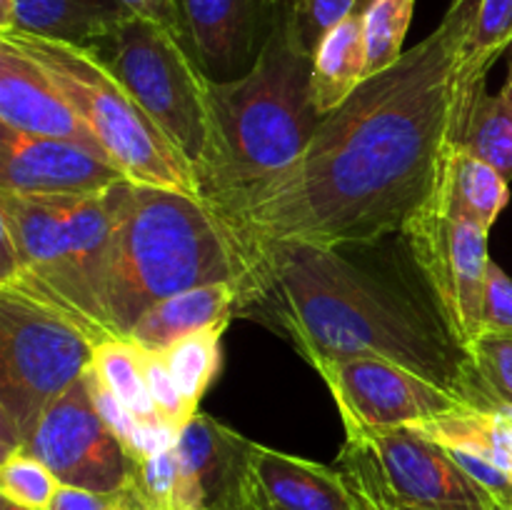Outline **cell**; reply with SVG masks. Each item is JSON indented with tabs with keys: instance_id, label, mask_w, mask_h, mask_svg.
Returning a JSON list of instances; mask_svg holds the SVG:
<instances>
[{
	"instance_id": "cell-34",
	"label": "cell",
	"mask_w": 512,
	"mask_h": 510,
	"mask_svg": "<svg viewBox=\"0 0 512 510\" xmlns=\"http://www.w3.org/2000/svg\"><path fill=\"white\" fill-rule=\"evenodd\" d=\"M128 505H138L130 493L105 495L93 490L75 488V485H58L50 505L45 510H123Z\"/></svg>"
},
{
	"instance_id": "cell-37",
	"label": "cell",
	"mask_w": 512,
	"mask_h": 510,
	"mask_svg": "<svg viewBox=\"0 0 512 510\" xmlns=\"http://www.w3.org/2000/svg\"><path fill=\"white\" fill-rule=\"evenodd\" d=\"M500 93H503L505 98H508L512 103V45L508 48V80H505V85H503V90H500Z\"/></svg>"
},
{
	"instance_id": "cell-36",
	"label": "cell",
	"mask_w": 512,
	"mask_h": 510,
	"mask_svg": "<svg viewBox=\"0 0 512 510\" xmlns=\"http://www.w3.org/2000/svg\"><path fill=\"white\" fill-rule=\"evenodd\" d=\"M220 510H275V508H273V503L268 500V495H265L263 485L258 483V478H255V473H253V483H250V488L245 490V493L240 495L235 503L225 505V508H220Z\"/></svg>"
},
{
	"instance_id": "cell-13",
	"label": "cell",
	"mask_w": 512,
	"mask_h": 510,
	"mask_svg": "<svg viewBox=\"0 0 512 510\" xmlns=\"http://www.w3.org/2000/svg\"><path fill=\"white\" fill-rule=\"evenodd\" d=\"M123 178V170L83 145L0 125V193L100 195Z\"/></svg>"
},
{
	"instance_id": "cell-35",
	"label": "cell",
	"mask_w": 512,
	"mask_h": 510,
	"mask_svg": "<svg viewBox=\"0 0 512 510\" xmlns=\"http://www.w3.org/2000/svg\"><path fill=\"white\" fill-rule=\"evenodd\" d=\"M125 8L133 15H143V18L155 20L163 28L180 38V23H178V0H120Z\"/></svg>"
},
{
	"instance_id": "cell-8",
	"label": "cell",
	"mask_w": 512,
	"mask_h": 510,
	"mask_svg": "<svg viewBox=\"0 0 512 510\" xmlns=\"http://www.w3.org/2000/svg\"><path fill=\"white\" fill-rule=\"evenodd\" d=\"M335 468L358 510H500L443 445L408 425L345 433Z\"/></svg>"
},
{
	"instance_id": "cell-41",
	"label": "cell",
	"mask_w": 512,
	"mask_h": 510,
	"mask_svg": "<svg viewBox=\"0 0 512 510\" xmlns=\"http://www.w3.org/2000/svg\"><path fill=\"white\" fill-rule=\"evenodd\" d=\"M363 3H365V0H363ZM363 3H360V5H363Z\"/></svg>"
},
{
	"instance_id": "cell-22",
	"label": "cell",
	"mask_w": 512,
	"mask_h": 510,
	"mask_svg": "<svg viewBox=\"0 0 512 510\" xmlns=\"http://www.w3.org/2000/svg\"><path fill=\"white\" fill-rule=\"evenodd\" d=\"M458 148L493 165L505 180H512V103L503 93L480 90L465 118Z\"/></svg>"
},
{
	"instance_id": "cell-16",
	"label": "cell",
	"mask_w": 512,
	"mask_h": 510,
	"mask_svg": "<svg viewBox=\"0 0 512 510\" xmlns=\"http://www.w3.org/2000/svg\"><path fill=\"white\" fill-rule=\"evenodd\" d=\"M0 125L38 138L70 140L110 160L43 65L5 35H0Z\"/></svg>"
},
{
	"instance_id": "cell-11",
	"label": "cell",
	"mask_w": 512,
	"mask_h": 510,
	"mask_svg": "<svg viewBox=\"0 0 512 510\" xmlns=\"http://www.w3.org/2000/svg\"><path fill=\"white\" fill-rule=\"evenodd\" d=\"M20 450L43 460L58 483L93 493H128L133 458L95 410L88 373L55 400Z\"/></svg>"
},
{
	"instance_id": "cell-10",
	"label": "cell",
	"mask_w": 512,
	"mask_h": 510,
	"mask_svg": "<svg viewBox=\"0 0 512 510\" xmlns=\"http://www.w3.org/2000/svg\"><path fill=\"white\" fill-rule=\"evenodd\" d=\"M488 233L468 220H455L435 200L403 230V240L423 275L445 328L468 350L483 333L488 285Z\"/></svg>"
},
{
	"instance_id": "cell-3",
	"label": "cell",
	"mask_w": 512,
	"mask_h": 510,
	"mask_svg": "<svg viewBox=\"0 0 512 510\" xmlns=\"http://www.w3.org/2000/svg\"><path fill=\"white\" fill-rule=\"evenodd\" d=\"M310 75L313 55L295 33L290 5H283L253 68L233 80H208V140L195 165L200 198L270 178L303 155L323 120Z\"/></svg>"
},
{
	"instance_id": "cell-19",
	"label": "cell",
	"mask_w": 512,
	"mask_h": 510,
	"mask_svg": "<svg viewBox=\"0 0 512 510\" xmlns=\"http://www.w3.org/2000/svg\"><path fill=\"white\" fill-rule=\"evenodd\" d=\"M130 15L120 0H15L10 30L93 50Z\"/></svg>"
},
{
	"instance_id": "cell-6",
	"label": "cell",
	"mask_w": 512,
	"mask_h": 510,
	"mask_svg": "<svg viewBox=\"0 0 512 510\" xmlns=\"http://www.w3.org/2000/svg\"><path fill=\"white\" fill-rule=\"evenodd\" d=\"M0 35L43 65L55 88L93 130L110 163L118 165L125 178L200 195L190 160L155 125L95 50L15 30Z\"/></svg>"
},
{
	"instance_id": "cell-17",
	"label": "cell",
	"mask_w": 512,
	"mask_h": 510,
	"mask_svg": "<svg viewBox=\"0 0 512 510\" xmlns=\"http://www.w3.org/2000/svg\"><path fill=\"white\" fill-rule=\"evenodd\" d=\"M250 468L278 510H358L338 468L250 443Z\"/></svg>"
},
{
	"instance_id": "cell-40",
	"label": "cell",
	"mask_w": 512,
	"mask_h": 510,
	"mask_svg": "<svg viewBox=\"0 0 512 510\" xmlns=\"http://www.w3.org/2000/svg\"><path fill=\"white\" fill-rule=\"evenodd\" d=\"M123 510H143V508H140V505H128V508H123Z\"/></svg>"
},
{
	"instance_id": "cell-25",
	"label": "cell",
	"mask_w": 512,
	"mask_h": 510,
	"mask_svg": "<svg viewBox=\"0 0 512 510\" xmlns=\"http://www.w3.org/2000/svg\"><path fill=\"white\" fill-rule=\"evenodd\" d=\"M368 78L390 68L405 53L403 43L413 23L415 0H365L363 5Z\"/></svg>"
},
{
	"instance_id": "cell-20",
	"label": "cell",
	"mask_w": 512,
	"mask_h": 510,
	"mask_svg": "<svg viewBox=\"0 0 512 510\" xmlns=\"http://www.w3.org/2000/svg\"><path fill=\"white\" fill-rule=\"evenodd\" d=\"M368 78V50H365L363 8L353 10L343 23L335 25L313 53V103L320 115H328Z\"/></svg>"
},
{
	"instance_id": "cell-9",
	"label": "cell",
	"mask_w": 512,
	"mask_h": 510,
	"mask_svg": "<svg viewBox=\"0 0 512 510\" xmlns=\"http://www.w3.org/2000/svg\"><path fill=\"white\" fill-rule=\"evenodd\" d=\"M93 50L195 170L208 140L205 88L210 78L178 35L155 20L130 15Z\"/></svg>"
},
{
	"instance_id": "cell-4",
	"label": "cell",
	"mask_w": 512,
	"mask_h": 510,
	"mask_svg": "<svg viewBox=\"0 0 512 510\" xmlns=\"http://www.w3.org/2000/svg\"><path fill=\"white\" fill-rule=\"evenodd\" d=\"M113 233L105 273V318L115 338L160 300L210 283H238V250L200 195L123 178L105 190Z\"/></svg>"
},
{
	"instance_id": "cell-38",
	"label": "cell",
	"mask_w": 512,
	"mask_h": 510,
	"mask_svg": "<svg viewBox=\"0 0 512 510\" xmlns=\"http://www.w3.org/2000/svg\"><path fill=\"white\" fill-rule=\"evenodd\" d=\"M0 510H30V508H23V505H15L10 503V500L0 498Z\"/></svg>"
},
{
	"instance_id": "cell-5",
	"label": "cell",
	"mask_w": 512,
	"mask_h": 510,
	"mask_svg": "<svg viewBox=\"0 0 512 510\" xmlns=\"http://www.w3.org/2000/svg\"><path fill=\"white\" fill-rule=\"evenodd\" d=\"M110 233L105 193H0V288L58 310L98 343L113 340L105 318Z\"/></svg>"
},
{
	"instance_id": "cell-30",
	"label": "cell",
	"mask_w": 512,
	"mask_h": 510,
	"mask_svg": "<svg viewBox=\"0 0 512 510\" xmlns=\"http://www.w3.org/2000/svg\"><path fill=\"white\" fill-rule=\"evenodd\" d=\"M360 3L363 0H290V18L303 48L313 55L320 40L358 10Z\"/></svg>"
},
{
	"instance_id": "cell-2",
	"label": "cell",
	"mask_w": 512,
	"mask_h": 510,
	"mask_svg": "<svg viewBox=\"0 0 512 510\" xmlns=\"http://www.w3.org/2000/svg\"><path fill=\"white\" fill-rule=\"evenodd\" d=\"M240 268V310L283 330L315 370L330 360L385 358L473 408H505L435 310L390 288L340 248L275 243L240 258Z\"/></svg>"
},
{
	"instance_id": "cell-12",
	"label": "cell",
	"mask_w": 512,
	"mask_h": 510,
	"mask_svg": "<svg viewBox=\"0 0 512 510\" xmlns=\"http://www.w3.org/2000/svg\"><path fill=\"white\" fill-rule=\"evenodd\" d=\"M333 393L345 433L353 430L418 428L473 408L440 385L385 358H345L320 365Z\"/></svg>"
},
{
	"instance_id": "cell-33",
	"label": "cell",
	"mask_w": 512,
	"mask_h": 510,
	"mask_svg": "<svg viewBox=\"0 0 512 510\" xmlns=\"http://www.w3.org/2000/svg\"><path fill=\"white\" fill-rule=\"evenodd\" d=\"M88 380H90V393H93L95 410H98L100 418L105 420V425H108V428L113 430L120 440H123L125 448L130 450V443H133L135 430H138L140 420L135 418V415L130 413V410L125 408V405L120 403V400L115 398V395L110 393L103 383H100L98 375H95L93 370H88Z\"/></svg>"
},
{
	"instance_id": "cell-26",
	"label": "cell",
	"mask_w": 512,
	"mask_h": 510,
	"mask_svg": "<svg viewBox=\"0 0 512 510\" xmlns=\"http://www.w3.org/2000/svg\"><path fill=\"white\" fill-rule=\"evenodd\" d=\"M58 478L48 465L30 455L28 450H15L5 455L0 465V498L30 510H45L58 490Z\"/></svg>"
},
{
	"instance_id": "cell-7",
	"label": "cell",
	"mask_w": 512,
	"mask_h": 510,
	"mask_svg": "<svg viewBox=\"0 0 512 510\" xmlns=\"http://www.w3.org/2000/svg\"><path fill=\"white\" fill-rule=\"evenodd\" d=\"M98 340L40 300L0 288V453L23 448L93 365Z\"/></svg>"
},
{
	"instance_id": "cell-29",
	"label": "cell",
	"mask_w": 512,
	"mask_h": 510,
	"mask_svg": "<svg viewBox=\"0 0 512 510\" xmlns=\"http://www.w3.org/2000/svg\"><path fill=\"white\" fill-rule=\"evenodd\" d=\"M512 45V0H480L465 50L480 60H495Z\"/></svg>"
},
{
	"instance_id": "cell-1",
	"label": "cell",
	"mask_w": 512,
	"mask_h": 510,
	"mask_svg": "<svg viewBox=\"0 0 512 510\" xmlns=\"http://www.w3.org/2000/svg\"><path fill=\"white\" fill-rule=\"evenodd\" d=\"M478 3L453 0L428 38L323 115L293 165L205 200L238 258L275 243H378L438 200L465 118L495 65L465 50Z\"/></svg>"
},
{
	"instance_id": "cell-18",
	"label": "cell",
	"mask_w": 512,
	"mask_h": 510,
	"mask_svg": "<svg viewBox=\"0 0 512 510\" xmlns=\"http://www.w3.org/2000/svg\"><path fill=\"white\" fill-rule=\"evenodd\" d=\"M240 308L238 283H210L175 293L155 303L130 330L128 340L150 353H163L170 345L198 330L223 323Z\"/></svg>"
},
{
	"instance_id": "cell-23",
	"label": "cell",
	"mask_w": 512,
	"mask_h": 510,
	"mask_svg": "<svg viewBox=\"0 0 512 510\" xmlns=\"http://www.w3.org/2000/svg\"><path fill=\"white\" fill-rule=\"evenodd\" d=\"M100 383L130 410L138 420L160 418L150 398L148 380L143 368V350L130 340H103L95 345L93 365H90Z\"/></svg>"
},
{
	"instance_id": "cell-42",
	"label": "cell",
	"mask_w": 512,
	"mask_h": 510,
	"mask_svg": "<svg viewBox=\"0 0 512 510\" xmlns=\"http://www.w3.org/2000/svg\"><path fill=\"white\" fill-rule=\"evenodd\" d=\"M275 510H278V508H275Z\"/></svg>"
},
{
	"instance_id": "cell-21",
	"label": "cell",
	"mask_w": 512,
	"mask_h": 510,
	"mask_svg": "<svg viewBox=\"0 0 512 510\" xmlns=\"http://www.w3.org/2000/svg\"><path fill=\"white\" fill-rule=\"evenodd\" d=\"M510 180L493 165L455 148L440 185L438 203L450 218L468 220L490 230L510 200Z\"/></svg>"
},
{
	"instance_id": "cell-31",
	"label": "cell",
	"mask_w": 512,
	"mask_h": 510,
	"mask_svg": "<svg viewBox=\"0 0 512 510\" xmlns=\"http://www.w3.org/2000/svg\"><path fill=\"white\" fill-rule=\"evenodd\" d=\"M143 368H145V380H148L150 398H153L155 410H158L160 418L168 420V423L175 425V428H183L190 418H195V415L200 413V410L195 413V410L185 403L183 393H180L178 383H175V378L170 375L163 355L143 350Z\"/></svg>"
},
{
	"instance_id": "cell-24",
	"label": "cell",
	"mask_w": 512,
	"mask_h": 510,
	"mask_svg": "<svg viewBox=\"0 0 512 510\" xmlns=\"http://www.w3.org/2000/svg\"><path fill=\"white\" fill-rule=\"evenodd\" d=\"M230 320L215 323L210 328L198 330L193 335H185L183 340L163 350V360L168 365L170 375L178 383L185 403L198 413L200 400L208 393L210 385L215 383L223 365V353H220V340H223L225 328Z\"/></svg>"
},
{
	"instance_id": "cell-27",
	"label": "cell",
	"mask_w": 512,
	"mask_h": 510,
	"mask_svg": "<svg viewBox=\"0 0 512 510\" xmlns=\"http://www.w3.org/2000/svg\"><path fill=\"white\" fill-rule=\"evenodd\" d=\"M128 493L143 510H178L180 460L175 445L135 460Z\"/></svg>"
},
{
	"instance_id": "cell-28",
	"label": "cell",
	"mask_w": 512,
	"mask_h": 510,
	"mask_svg": "<svg viewBox=\"0 0 512 510\" xmlns=\"http://www.w3.org/2000/svg\"><path fill=\"white\" fill-rule=\"evenodd\" d=\"M468 355L473 358L485 390L500 405L512 408V335L480 333L468 345Z\"/></svg>"
},
{
	"instance_id": "cell-39",
	"label": "cell",
	"mask_w": 512,
	"mask_h": 510,
	"mask_svg": "<svg viewBox=\"0 0 512 510\" xmlns=\"http://www.w3.org/2000/svg\"><path fill=\"white\" fill-rule=\"evenodd\" d=\"M268 5L270 8L278 10V8H283V5H290V0H268Z\"/></svg>"
},
{
	"instance_id": "cell-15",
	"label": "cell",
	"mask_w": 512,
	"mask_h": 510,
	"mask_svg": "<svg viewBox=\"0 0 512 510\" xmlns=\"http://www.w3.org/2000/svg\"><path fill=\"white\" fill-rule=\"evenodd\" d=\"M250 443L210 415L198 413L180 428L178 510H220L235 503L253 483Z\"/></svg>"
},
{
	"instance_id": "cell-14",
	"label": "cell",
	"mask_w": 512,
	"mask_h": 510,
	"mask_svg": "<svg viewBox=\"0 0 512 510\" xmlns=\"http://www.w3.org/2000/svg\"><path fill=\"white\" fill-rule=\"evenodd\" d=\"M278 10L268 0H178L180 43L210 80L240 78L253 68Z\"/></svg>"
},
{
	"instance_id": "cell-32",
	"label": "cell",
	"mask_w": 512,
	"mask_h": 510,
	"mask_svg": "<svg viewBox=\"0 0 512 510\" xmlns=\"http://www.w3.org/2000/svg\"><path fill=\"white\" fill-rule=\"evenodd\" d=\"M483 333L512 335V278L498 263H490L483 300Z\"/></svg>"
}]
</instances>
